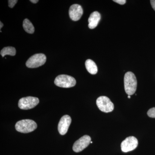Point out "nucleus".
<instances>
[{"instance_id": "nucleus-15", "label": "nucleus", "mask_w": 155, "mask_h": 155, "mask_svg": "<svg viewBox=\"0 0 155 155\" xmlns=\"http://www.w3.org/2000/svg\"><path fill=\"white\" fill-rule=\"evenodd\" d=\"M147 114L150 118H155V107L150 109Z\"/></svg>"}, {"instance_id": "nucleus-4", "label": "nucleus", "mask_w": 155, "mask_h": 155, "mask_svg": "<svg viewBox=\"0 0 155 155\" xmlns=\"http://www.w3.org/2000/svg\"><path fill=\"white\" fill-rule=\"evenodd\" d=\"M46 61V57L43 54H37L31 56L26 62V67L35 68L42 66Z\"/></svg>"}, {"instance_id": "nucleus-21", "label": "nucleus", "mask_w": 155, "mask_h": 155, "mask_svg": "<svg viewBox=\"0 0 155 155\" xmlns=\"http://www.w3.org/2000/svg\"><path fill=\"white\" fill-rule=\"evenodd\" d=\"M127 97H128V98H130V95H128V96H127Z\"/></svg>"}, {"instance_id": "nucleus-9", "label": "nucleus", "mask_w": 155, "mask_h": 155, "mask_svg": "<svg viewBox=\"0 0 155 155\" xmlns=\"http://www.w3.org/2000/svg\"><path fill=\"white\" fill-rule=\"evenodd\" d=\"M71 122V117L68 115H65L61 118L58 125V131L61 135H65L67 133Z\"/></svg>"}, {"instance_id": "nucleus-22", "label": "nucleus", "mask_w": 155, "mask_h": 155, "mask_svg": "<svg viewBox=\"0 0 155 155\" xmlns=\"http://www.w3.org/2000/svg\"><path fill=\"white\" fill-rule=\"evenodd\" d=\"M93 143L92 142V141L91 142V143Z\"/></svg>"}, {"instance_id": "nucleus-1", "label": "nucleus", "mask_w": 155, "mask_h": 155, "mask_svg": "<svg viewBox=\"0 0 155 155\" xmlns=\"http://www.w3.org/2000/svg\"><path fill=\"white\" fill-rule=\"evenodd\" d=\"M124 87L125 92L128 95L135 93L137 87V81L135 75L133 72H128L124 76Z\"/></svg>"}, {"instance_id": "nucleus-12", "label": "nucleus", "mask_w": 155, "mask_h": 155, "mask_svg": "<svg viewBox=\"0 0 155 155\" xmlns=\"http://www.w3.org/2000/svg\"><path fill=\"white\" fill-rule=\"evenodd\" d=\"M85 65L87 70L90 74L92 75L97 74L98 71L97 67L94 61L88 59L85 62Z\"/></svg>"}, {"instance_id": "nucleus-20", "label": "nucleus", "mask_w": 155, "mask_h": 155, "mask_svg": "<svg viewBox=\"0 0 155 155\" xmlns=\"http://www.w3.org/2000/svg\"><path fill=\"white\" fill-rule=\"evenodd\" d=\"M0 24H1V26H0V29H1L2 28L3 25V23L2 22H0Z\"/></svg>"}, {"instance_id": "nucleus-6", "label": "nucleus", "mask_w": 155, "mask_h": 155, "mask_svg": "<svg viewBox=\"0 0 155 155\" xmlns=\"http://www.w3.org/2000/svg\"><path fill=\"white\" fill-rule=\"evenodd\" d=\"M39 100L37 97H27L19 100L18 106L22 110H28L36 107L39 104Z\"/></svg>"}, {"instance_id": "nucleus-11", "label": "nucleus", "mask_w": 155, "mask_h": 155, "mask_svg": "<svg viewBox=\"0 0 155 155\" xmlns=\"http://www.w3.org/2000/svg\"><path fill=\"white\" fill-rule=\"evenodd\" d=\"M101 19V15L98 12L94 11L91 14L88 19L89 28L90 29L95 28L98 24Z\"/></svg>"}, {"instance_id": "nucleus-13", "label": "nucleus", "mask_w": 155, "mask_h": 155, "mask_svg": "<svg viewBox=\"0 0 155 155\" xmlns=\"http://www.w3.org/2000/svg\"><path fill=\"white\" fill-rule=\"evenodd\" d=\"M23 27L24 30L27 33L33 34L34 32L35 28L33 24L28 19H24L23 22Z\"/></svg>"}, {"instance_id": "nucleus-16", "label": "nucleus", "mask_w": 155, "mask_h": 155, "mask_svg": "<svg viewBox=\"0 0 155 155\" xmlns=\"http://www.w3.org/2000/svg\"><path fill=\"white\" fill-rule=\"evenodd\" d=\"M17 2H18V1L17 0H9L8 1L9 7L11 8H14V6L17 4Z\"/></svg>"}, {"instance_id": "nucleus-14", "label": "nucleus", "mask_w": 155, "mask_h": 155, "mask_svg": "<svg viewBox=\"0 0 155 155\" xmlns=\"http://www.w3.org/2000/svg\"><path fill=\"white\" fill-rule=\"evenodd\" d=\"M16 49L12 47H7L4 48L1 51V55L2 57H4L7 55L12 56H15L16 55Z\"/></svg>"}, {"instance_id": "nucleus-8", "label": "nucleus", "mask_w": 155, "mask_h": 155, "mask_svg": "<svg viewBox=\"0 0 155 155\" xmlns=\"http://www.w3.org/2000/svg\"><path fill=\"white\" fill-rule=\"evenodd\" d=\"M91 142V138L88 135H84L78 140L73 144V151L75 152L78 153L82 151L83 150L88 146Z\"/></svg>"}, {"instance_id": "nucleus-7", "label": "nucleus", "mask_w": 155, "mask_h": 155, "mask_svg": "<svg viewBox=\"0 0 155 155\" xmlns=\"http://www.w3.org/2000/svg\"><path fill=\"white\" fill-rule=\"evenodd\" d=\"M138 145L137 139L134 136L127 137L121 143V150L123 152L131 151L136 148Z\"/></svg>"}, {"instance_id": "nucleus-5", "label": "nucleus", "mask_w": 155, "mask_h": 155, "mask_svg": "<svg viewBox=\"0 0 155 155\" xmlns=\"http://www.w3.org/2000/svg\"><path fill=\"white\" fill-rule=\"evenodd\" d=\"M97 105L100 110L104 113H107L114 110V104L106 96H101L97 99Z\"/></svg>"}, {"instance_id": "nucleus-19", "label": "nucleus", "mask_w": 155, "mask_h": 155, "mask_svg": "<svg viewBox=\"0 0 155 155\" xmlns=\"http://www.w3.org/2000/svg\"><path fill=\"white\" fill-rule=\"evenodd\" d=\"M30 2H31L34 4H36V3L38 2V0H30Z\"/></svg>"}, {"instance_id": "nucleus-17", "label": "nucleus", "mask_w": 155, "mask_h": 155, "mask_svg": "<svg viewBox=\"0 0 155 155\" xmlns=\"http://www.w3.org/2000/svg\"><path fill=\"white\" fill-rule=\"evenodd\" d=\"M114 2L118 3L119 5H123L126 3V1L125 0H114Z\"/></svg>"}, {"instance_id": "nucleus-2", "label": "nucleus", "mask_w": 155, "mask_h": 155, "mask_svg": "<svg viewBox=\"0 0 155 155\" xmlns=\"http://www.w3.org/2000/svg\"><path fill=\"white\" fill-rule=\"evenodd\" d=\"M37 125L36 122L31 119H23L18 121L15 125L17 131L22 133L32 132L36 129Z\"/></svg>"}, {"instance_id": "nucleus-3", "label": "nucleus", "mask_w": 155, "mask_h": 155, "mask_svg": "<svg viewBox=\"0 0 155 155\" xmlns=\"http://www.w3.org/2000/svg\"><path fill=\"white\" fill-rule=\"evenodd\" d=\"M54 84L60 87L69 88L75 86L76 80L74 78L69 75H61L56 78Z\"/></svg>"}, {"instance_id": "nucleus-10", "label": "nucleus", "mask_w": 155, "mask_h": 155, "mask_svg": "<svg viewBox=\"0 0 155 155\" xmlns=\"http://www.w3.org/2000/svg\"><path fill=\"white\" fill-rule=\"evenodd\" d=\"M83 13V9L80 5L75 4L72 5L69 8V17L73 21H76L79 20Z\"/></svg>"}, {"instance_id": "nucleus-18", "label": "nucleus", "mask_w": 155, "mask_h": 155, "mask_svg": "<svg viewBox=\"0 0 155 155\" xmlns=\"http://www.w3.org/2000/svg\"><path fill=\"white\" fill-rule=\"evenodd\" d=\"M150 3L153 8L155 11V0H151L150 1Z\"/></svg>"}]
</instances>
